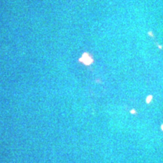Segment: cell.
Instances as JSON below:
<instances>
[{
	"mask_svg": "<svg viewBox=\"0 0 163 163\" xmlns=\"http://www.w3.org/2000/svg\"><path fill=\"white\" fill-rule=\"evenodd\" d=\"M80 61L83 63V64H86V65H89L92 62V59L91 58L90 56L87 54H84L82 57V58L80 59Z\"/></svg>",
	"mask_w": 163,
	"mask_h": 163,
	"instance_id": "cell-1",
	"label": "cell"
}]
</instances>
